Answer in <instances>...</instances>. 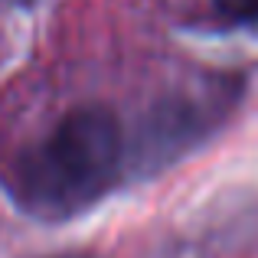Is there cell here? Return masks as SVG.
Returning <instances> with one entry per match:
<instances>
[{"mask_svg":"<svg viewBox=\"0 0 258 258\" xmlns=\"http://www.w3.org/2000/svg\"><path fill=\"white\" fill-rule=\"evenodd\" d=\"M124 138L108 108H72L39 151V180L62 196H92L108 186L121 164Z\"/></svg>","mask_w":258,"mask_h":258,"instance_id":"cell-1","label":"cell"},{"mask_svg":"<svg viewBox=\"0 0 258 258\" xmlns=\"http://www.w3.org/2000/svg\"><path fill=\"white\" fill-rule=\"evenodd\" d=\"M216 13L226 23L235 26H255L258 23V0H213Z\"/></svg>","mask_w":258,"mask_h":258,"instance_id":"cell-2","label":"cell"},{"mask_svg":"<svg viewBox=\"0 0 258 258\" xmlns=\"http://www.w3.org/2000/svg\"><path fill=\"white\" fill-rule=\"evenodd\" d=\"M4 4H17V7H33L36 0H4Z\"/></svg>","mask_w":258,"mask_h":258,"instance_id":"cell-3","label":"cell"},{"mask_svg":"<svg viewBox=\"0 0 258 258\" xmlns=\"http://www.w3.org/2000/svg\"><path fill=\"white\" fill-rule=\"evenodd\" d=\"M66 258H85V255H66Z\"/></svg>","mask_w":258,"mask_h":258,"instance_id":"cell-4","label":"cell"}]
</instances>
